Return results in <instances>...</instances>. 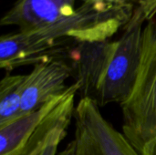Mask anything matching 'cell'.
I'll list each match as a JSON object with an SVG mask.
<instances>
[{
  "label": "cell",
  "instance_id": "obj_1",
  "mask_svg": "<svg viewBox=\"0 0 156 155\" xmlns=\"http://www.w3.org/2000/svg\"><path fill=\"white\" fill-rule=\"evenodd\" d=\"M133 3L86 1L74 14L46 26L3 35L0 68L11 71L55 57L67 58L76 44L110 40L130 21Z\"/></svg>",
  "mask_w": 156,
  "mask_h": 155
},
{
  "label": "cell",
  "instance_id": "obj_2",
  "mask_svg": "<svg viewBox=\"0 0 156 155\" xmlns=\"http://www.w3.org/2000/svg\"><path fill=\"white\" fill-rule=\"evenodd\" d=\"M120 106L123 135L141 155H156V16L144 27L139 76L131 96Z\"/></svg>",
  "mask_w": 156,
  "mask_h": 155
},
{
  "label": "cell",
  "instance_id": "obj_3",
  "mask_svg": "<svg viewBox=\"0 0 156 155\" xmlns=\"http://www.w3.org/2000/svg\"><path fill=\"white\" fill-rule=\"evenodd\" d=\"M74 136L57 155H141L90 98H80L74 112Z\"/></svg>",
  "mask_w": 156,
  "mask_h": 155
},
{
  "label": "cell",
  "instance_id": "obj_4",
  "mask_svg": "<svg viewBox=\"0 0 156 155\" xmlns=\"http://www.w3.org/2000/svg\"><path fill=\"white\" fill-rule=\"evenodd\" d=\"M144 24L132 16L116 40L115 52L94 100L101 108L112 103L121 105L131 96L142 63Z\"/></svg>",
  "mask_w": 156,
  "mask_h": 155
},
{
  "label": "cell",
  "instance_id": "obj_5",
  "mask_svg": "<svg viewBox=\"0 0 156 155\" xmlns=\"http://www.w3.org/2000/svg\"><path fill=\"white\" fill-rule=\"evenodd\" d=\"M72 76L71 64L66 58H50L36 64L26 75L23 84L21 116L38 110L62 95L69 87L67 80Z\"/></svg>",
  "mask_w": 156,
  "mask_h": 155
},
{
  "label": "cell",
  "instance_id": "obj_6",
  "mask_svg": "<svg viewBox=\"0 0 156 155\" xmlns=\"http://www.w3.org/2000/svg\"><path fill=\"white\" fill-rule=\"evenodd\" d=\"M116 45V40L81 42L71 48L69 58L80 98L95 100Z\"/></svg>",
  "mask_w": 156,
  "mask_h": 155
},
{
  "label": "cell",
  "instance_id": "obj_7",
  "mask_svg": "<svg viewBox=\"0 0 156 155\" xmlns=\"http://www.w3.org/2000/svg\"><path fill=\"white\" fill-rule=\"evenodd\" d=\"M77 0H16L1 18V26L35 30L75 13Z\"/></svg>",
  "mask_w": 156,
  "mask_h": 155
},
{
  "label": "cell",
  "instance_id": "obj_8",
  "mask_svg": "<svg viewBox=\"0 0 156 155\" xmlns=\"http://www.w3.org/2000/svg\"><path fill=\"white\" fill-rule=\"evenodd\" d=\"M69 88V87H68ZM66 92V91H65ZM65 92L38 110L0 128V155H22L34 135L61 102Z\"/></svg>",
  "mask_w": 156,
  "mask_h": 155
},
{
  "label": "cell",
  "instance_id": "obj_9",
  "mask_svg": "<svg viewBox=\"0 0 156 155\" xmlns=\"http://www.w3.org/2000/svg\"><path fill=\"white\" fill-rule=\"evenodd\" d=\"M26 75L6 74L0 82V128L21 116L22 90Z\"/></svg>",
  "mask_w": 156,
  "mask_h": 155
},
{
  "label": "cell",
  "instance_id": "obj_10",
  "mask_svg": "<svg viewBox=\"0 0 156 155\" xmlns=\"http://www.w3.org/2000/svg\"><path fill=\"white\" fill-rule=\"evenodd\" d=\"M74 112L64 115L40 134L35 135L22 155L58 154V147L67 135L68 129L74 117Z\"/></svg>",
  "mask_w": 156,
  "mask_h": 155
},
{
  "label": "cell",
  "instance_id": "obj_11",
  "mask_svg": "<svg viewBox=\"0 0 156 155\" xmlns=\"http://www.w3.org/2000/svg\"><path fill=\"white\" fill-rule=\"evenodd\" d=\"M84 2L86 1H107V2H121V1H124V0H83Z\"/></svg>",
  "mask_w": 156,
  "mask_h": 155
}]
</instances>
